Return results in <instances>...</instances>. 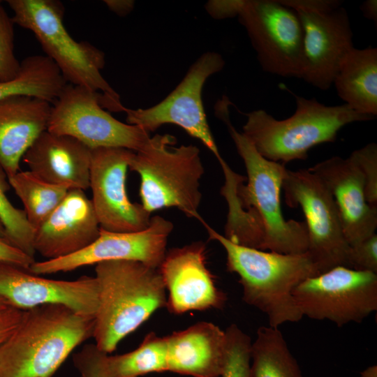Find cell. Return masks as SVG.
<instances>
[{"instance_id": "cell-1", "label": "cell", "mask_w": 377, "mask_h": 377, "mask_svg": "<svg viewBox=\"0 0 377 377\" xmlns=\"http://www.w3.org/2000/svg\"><path fill=\"white\" fill-rule=\"evenodd\" d=\"M94 321L60 304L24 311L0 344V377H52L77 346L93 337Z\"/></svg>"}, {"instance_id": "cell-2", "label": "cell", "mask_w": 377, "mask_h": 377, "mask_svg": "<svg viewBox=\"0 0 377 377\" xmlns=\"http://www.w3.org/2000/svg\"><path fill=\"white\" fill-rule=\"evenodd\" d=\"M209 238L226 253V267L239 276L243 300L263 312L269 326L300 320L303 316L293 295V290L319 272L307 253L284 254L232 242L204 221Z\"/></svg>"}, {"instance_id": "cell-3", "label": "cell", "mask_w": 377, "mask_h": 377, "mask_svg": "<svg viewBox=\"0 0 377 377\" xmlns=\"http://www.w3.org/2000/svg\"><path fill=\"white\" fill-rule=\"evenodd\" d=\"M98 306L93 338L109 354L156 310L166 305L159 269L135 260H109L95 267Z\"/></svg>"}, {"instance_id": "cell-4", "label": "cell", "mask_w": 377, "mask_h": 377, "mask_svg": "<svg viewBox=\"0 0 377 377\" xmlns=\"http://www.w3.org/2000/svg\"><path fill=\"white\" fill-rule=\"evenodd\" d=\"M216 114L226 125L247 173L239 197L263 251L284 254L305 253L308 231L304 221L286 220L282 214L281 190L286 173L285 164L262 156L251 142L231 124L228 103L217 105Z\"/></svg>"}, {"instance_id": "cell-5", "label": "cell", "mask_w": 377, "mask_h": 377, "mask_svg": "<svg viewBox=\"0 0 377 377\" xmlns=\"http://www.w3.org/2000/svg\"><path fill=\"white\" fill-rule=\"evenodd\" d=\"M284 88L296 103L295 111L290 117L279 120L262 109L242 112L247 117L242 133L269 161L285 164L306 160L312 147L334 142L346 125L374 119L356 112L345 103L327 106L315 98H306Z\"/></svg>"}, {"instance_id": "cell-6", "label": "cell", "mask_w": 377, "mask_h": 377, "mask_svg": "<svg viewBox=\"0 0 377 377\" xmlns=\"http://www.w3.org/2000/svg\"><path fill=\"white\" fill-rule=\"evenodd\" d=\"M15 24L31 31L45 56L71 84L82 86L103 96L102 107L124 112L119 95L103 77L105 54L87 41L75 40L64 24V6L57 0H8Z\"/></svg>"}, {"instance_id": "cell-7", "label": "cell", "mask_w": 377, "mask_h": 377, "mask_svg": "<svg viewBox=\"0 0 377 377\" xmlns=\"http://www.w3.org/2000/svg\"><path fill=\"white\" fill-rule=\"evenodd\" d=\"M169 134H156L134 151L129 170L140 177V197L146 211L176 207L188 217L200 220V180L205 172L199 149L194 145L175 147Z\"/></svg>"}, {"instance_id": "cell-8", "label": "cell", "mask_w": 377, "mask_h": 377, "mask_svg": "<svg viewBox=\"0 0 377 377\" xmlns=\"http://www.w3.org/2000/svg\"><path fill=\"white\" fill-rule=\"evenodd\" d=\"M297 13L304 30L301 79L320 90L333 84L340 63L354 47L346 9L339 0H279Z\"/></svg>"}, {"instance_id": "cell-9", "label": "cell", "mask_w": 377, "mask_h": 377, "mask_svg": "<svg viewBox=\"0 0 377 377\" xmlns=\"http://www.w3.org/2000/svg\"><path fill=\"white\" fill-rule=\"evenodd\" d=\"M102 102L101 94L67 84L53 103L47 130L74 138L90 149L120 147L140 150L150 134L115 119L102 107Z\"/></svg>"}, {"instance_id": "cell-10", "label": "cell", "mask_w": 377, "mask_h": 377, "mask_svg": "<svg viewBox=\"0 0 377 377\" xmlns=\"http://www.w3.org/2000/svg\"><path fill=\"white\" fill-rule=\"evenodd\" d=\"M282 188L287 205L300 207L308 231V249L319 274L332 268L348 267L350 244L328 188L309 169L286 170Z\"/></svg>"}, {"instance_id": "cell-11", "label": "cell", "mask_w": 377, "mask_h": 377, "mask_svg": "<svg viewBox=\"0 0 377 377\" xmlns=\"http://www.w3.org/2000/svg\"><path fill=\"white\" fill-rule=\"evenodd\" d=\"M237 17L264 71L301 79L304 30L295 10L279 0H246Z\"/></svg>"}, {"instance_id": "cell-12", "label": "cell", "mask_w": 377, "mask_h": 377, "mask_svg": "<svg viewBox=\"0 0 377 377\" xmlns=\"http://www.w3.org/2000/svg\"><path fill=\"white\" fill-rule=\"evenodd\" d=\"M293 295L303 317L361 323L377 309V274L339 266L306 279Z\"/></svg>"}, {"instance_id": "cell-13", "label": "cell", "mask_w": 377, "mask_h": 377, "mask_svg": "<svg viewBox=\"0 0 377 377\" xmlns=\"http://www.w3.org/2000/svg\"><path fill=\"white\" fill-rule=\"evenodd\" d=\"M225 66L222 56L214 52L202 54L186 74L163 100L148 108H125L126 121L147 133L155 131L165 124L183 128L188 135L199 140L218 159L221 165L226 163L221 157L205 112L202 91L207 80Z\"/></svg>"}, {"instance_id": "cell-14", "label": "cell", "mask_w": 377, "mask_h": 377, "mask_svg": "<svg viewBox=\"0 0 377 377\" xmlns=\"http://www.w3.org/2000/svg\"><path fill=\"white\" fill-rule=\"evenodd\" d=\"M172 229V223L160 216L151 217L148 227L137 232L101 228L98 237L84 249L59 258L35 261L29 270L37 275L51 274L109 260H135L159 269Z\"/></svg>"}, {"instance_id": "cell-15", "label": "cell", "mask_w": 377, "mask_h": 377, "mask_svg": "<svg viewBox=\"0 0 377 377\" xmlns=\"http://www.w3.org/2000/svg\"><path fill=\"white\" fill-rule=\"evenodd\" d=\"M134 151L120 147L91 150L89 188L101 229L116 232H137L148 227L151 213L132 202L126 191V176Z\"/></svg>"}, {"instance_id": "cell-16", "label": "cell", "mask_w": 377, "mask_h": 377, "mask_svg": "<svg viewBox=\"0 0 377 377\" xmlns=\"http://www.w3.org/2000/svg\"><path fill=\"white\" fill-rule=\"evenodd\" d=\"M0 298L22 311L45 304H60L95 317L98 288L95 276L84 275L71 281L50 279L17 265L0 261Z\"/></svg>"}, {"instance_id": "cell-17", "label": "cell", "mask_w": 377, "mask_h": 377, "mask_svg": "<svg viewBox=\"0 0 377 377\" xmlns=\"http://www.w3.org/2000/svg\"><path fill=\"white\" fill-rule=\"evenodd\" d=\"M206 258L202 242L166 252L159 271L168 292L165 307L170 313L223 307L226 296L216 287Z\"/></svg>"}, {"instance_id": "cell-18", "label": "cell", "mask_w": 377, "mask_h": 377, "mask_svg": "<svg viewBox=\"0 0 377 377\" xmlns=\"http://www.w3.org/2000/svg\"><path fill=\"white\" fill-rule=\"evenodd\" d=\"M309 170L323 181L330 192L350 246L376 233L377 206L367 202L363 175L350 157L333 156Z\"/></svg>"}, {"instance_id": "cell-19", "label": "cell", "mask_w": 377, "mask_h": 377, "mask_svg": "<svg viewBox=\"0 0 377 377\" xmlns=\"http://www.w3.org/2000/svg\"><path fill=\"white\" fill-rule=\"evenodd\" d=\"M101 227L92 202L80 189H71L35 230L34 248L47 260L76 253L91 244Z\"/></svg>"}, {"instance_id": "cell-20", "label": "cell", "mask_w": 377, "mask_h": 377, "mask_svg": "<svg viewBox=\"0 0 377 377\" xmlns=\"http://www.w3.org/2000/svg\"><path fill=\"white\" fill-rule=\"evenodd\" d=\"M91 150L74 138L46 130L22 161L29 171L47 182L85 191L89 188Z\"/></svg>"}, {"instance_id": "cell-21", "label": "cell", "mask_w": 377, "mask_h": 377, "mask_svg": "<svg viewBox=\"0 0 377 377\" xmlns=\"http://www.w3.org/2000/svg\"><path fill=\"white\" fill-rule=\"evenodd\" d=\"M167 371L192 377H219L226 359L225 331L208 322L165 337Z\"/></svg>"}, {"instance_id": "cell-22", "label": "cell", "mask_w": 377, "mask_h": 377, "mask_svg": "<svg viewBox=\"0 0 377 377\" xmlns=\"http://www.w3.org/2000/svg\"><path fill=\"white\" fill-rule=\"evenodd\" d=\"M51 103L31 96L0 101V165L8 177L20 170V161L47 128Z\"/></svg>"}, {"instance_id": "cell-23", "label": "cell", "mask_w": 377, "mask_h": 377, "mask_svg": "<svg viewBox=\"0 0 377 377\" xmlns=\"http://www.w3.org/2000/svg\"><path fill=\"white\" fill-rule=\"evenodd\" d=\"M339 98L357 113L377 115V48H352L341 60L333 84Z\"/></svg>"}, {"instance_id": "cell-24", "label": "cell", "mask_w": 377, "mask_h": 377, "mask_svg": "<svg viewBox=\"0 0 377 377\" xmlns=\"http://www.w3.org/2000/svg\"><path fill=\"white\" fill-rule=\"evenodd\" d=\"M67 84L55 64L45 55H32L21 61L13 80L0 82V101L27 96L54 103Z\"/></svg>"}, {"instance_id": "cell-25", "label": "cell", "mask_w": 377, "mask_h": 377, "mask_svg": "<svg viewBox=\"0 0 377 377\" xmlns=\"http://www.w3.org/2000/svg\"><path fill=\"white\" fill-rule=\"evenodd\" d=\"M250 355V377H303L279 328L260 327Z\"/></svg>"}, {"instance_id": "cell-26", "label": "cell", "mask_w": 377, "mask_h": 377, "mask_svg": "<svg viewBox=\"0 0 377 377\" xmlns=\"http://www.w3.org/2000/svg\"><path fill=\"white\" fill-rule=\"evenodd\" d=\"M8 179L34 230L57 207L69 191L65 186L41 179L29 170H20Z\"/></svg>"}, {"instance_id": "cell-27", "label": "cell", "mask_w": 377, "mask_h": 377, "mask_svg": "<svg viewBox=\"0 0 377 377\" xmlns=\"http://www.w3.org/2000/svg\"><path fill=\"white\" fill-rule=\"evenodd\" d=\"M105 364L108 377H139L167 371L165 338L150 332L136 349L121 355H107Z\"/></svg>"}, {"instance_id": "cell-28", "label": "cell", "mask_w": 377, "mask_h": 377, "mask_svg": "<svg viewBox=\"0 0 377 377\" xmlns=\"http://www.w3.org/2000/svg\"><path fill=\"white\" fill-rule=\"evenodd\" d=\"M10 185L8 176L0 165V221L8 241L26 254L34 257L35 230L27 220L23 209L15 207L6 196Z\"/></svg>"}, {"instance_id": "cell-29", "label": "cell", "mask_w": 377, "mask_h": 377, "mask_svg": "<svg viewBox=\"0 0 377 377\" xmlns=\"http://www.w3.org/2000/svg\"><path fill=\"white\" fill-rule=\"evenodd\" d=\"M226 352L221 377H250V337L237 325L225 330Z\"/></svg>"}, {"instance_id": "cell-30", "label": "cell", "mask_w": 377, "mask_h": 377, "mask_svg": "<svg viewBox=\"0 0 377 377\" xmlns=\"http://www.w3.org/2000/svg\"><path fill=\"white\" fill-rule=\"evenodd\" d=\"M15 24L0 1V82L13 80L20 71L21 61L15 54Z\"/></svg>"}, {"instance_id": "cell-31", "label": "cell", "mask_w": 377, "mask_h": 377, "mask_svg": "<svg viewBox=\"0 0 377 377\" xmlns=\"http://www.w3.org/2000/svg\"><path fill=\"white\" fill-rule=\"evenodd\" d=\"M349 157L363 175L367 202L377 206V145L369 143L353 151Z\"/></svg>"}, {"instance_id": "cell-32", "label": "cell", "mask_w": 377, "mask_h": 377, "mask_svg": "<svg viewBox=\"0 0 377 377\" xmlns=\"http://www.w3.org/2000/svg\"><path fill=\"white\" fill-rule=\"evenodd\" d=\"M107 355L95 344H87L73 355V364L80 377H108L105 364Z\"/></svg>"}, {"instance_id": "cell-33", "label": "cell", "mask_w": 377, "mask_h": 377, "mask_svg": "<svg viewBox=\"0 0 377 377\" xmlns=\"http://www.w3.org/2000/svg\"><path fill=\"white\" fill-rule=\"evenodd\" d=\"M348 267L377 274V235L350 246Z\"/></svg>"}, {"instance_id": "cell-34", "label": "cell", "mask_w": 377, "mask_h": 377, "mask_svg": "<svg viewBox=\"0 0 377 377\" xmlns=\"http://www.w3.org/2000/svg\"><path fill=\"white\" fill-rule=\"evenodd\" d=\"M246 0H212L205 5L207 13L216 20L238 17Z\"/></svg>"}, {"instance_id": "cell-35", "label": "cell", "mask_w": 377, "mask_h": 377, "mask_svg": "<svg viewBox=\"0 0 377 377\" xmlns=\"http://www.w3.org/2000/svg\"><path fill=\"white\" fill-rule=\"evenodd\" d=\"M0 261L10 263L29 269L35 260L34 257L26 254L6 239L0 237Z\"/></svg>"}, {"instance_id": "cell-36", "label": "cell", "mask_w": 377, "mask_h": 377, "mask_svg": "<svg viewBox=\"0 0 377 377\" xmlns=\"http://www.w3.org/2000/svg\"><path fill=\"white\" fill-rule=\"evenodd\" d=\"M23 313L24 311L11 306L0 312V344L17 328Z\"/></svg>"}, {"instance_id": "cell-37", "label": "cell", "mask_w": 377, "mask_h": 377, "mask_svg": "<svg viewBox=\"0 0 377 377\" xmlns=\"http://www.w3.org/2000/svg\"><path fill=\"white\" fill-rule=\"evenodd\" d=\"M107 7L119 16H126L134 8L135 2L131 0H105L103 1Z\"/></svg>"}, {"instance_id": "cell-38", "label": "cell", "mask_w": 377, "mask_h": 377, "mask_svg": "<svg viewBox=\"0 0 377 377\" xmlns=\"http://www.w3.org/2000/svg\"><path fill=\"white\" fill-rule=\"evenodd\" d=\"M362 15L367 19L371 20L376 23L377 22V1H364L360 7Z\"/></svg>"}, {"instance_id": "cell-39", "label": "cell", "mask_w": 377, "mask_h": 377, "mask_svg": "<svg viewBox=\"0 0 377 377\" xmlns=\"http://www.w3.org/2000/svg\"><path fill=\"white\" fill-rule=\"evenodd\" d=\"M360 377H377L376 365H372L365 369L361 373Z\"/></svg>"}, {"instance_id": "cell-40", "label": "cell", "mask_w": 377, "mask_h": 377, "mask_svg": "<svg viewBox=\"0 0 377 377\" xmlns=\"http://www.w3.org/2000/svg\"><path fill=\"white\" fill-rule=\"evenodd\" d=\"M0 237L8 240L7 237H6V230L1 221H0Z\"/></svg>"}, {"instance_id": "cell-41", "label": "cell", "mask_w": 377, "mask_h": 377, "mask_svg": "<svg viewBox=\"0 0 377 377\" xmlns=\"http://www.w3.org/2000/svg\"><path fill=\"white\" fill-rule=\"evenodd\" d=\"M10 307L7 302L0 298V312Z\"/></svg>"}]
</instances>
